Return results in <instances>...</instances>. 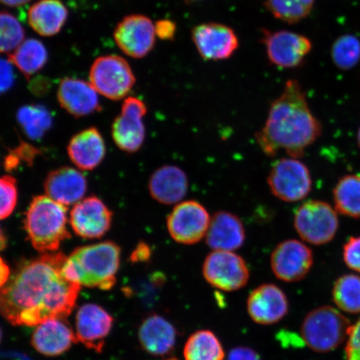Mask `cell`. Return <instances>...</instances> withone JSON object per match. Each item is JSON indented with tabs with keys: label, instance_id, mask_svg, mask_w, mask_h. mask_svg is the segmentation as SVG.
I'll return each mask as SVG.
<instances>
[{
	"label": "cell",
	"instance_id": "44dd1931",
	"mask_svg": "<svg viewBox=\"0 0 360 360\" xmlns=\"http://www.w3.org/2000/svg\"><path fill=\"white\" fill-rule=\"evenodd\" d=\"M77 341L66 318H55L37 326L33 333L31 344L40 354L57 356L65 353Z\"/></svg>",
	"mask_w": 360,
	"mask_h": 360
},
{
	"label": "cell",
	"instance_id": "60d3db41",
	"mask_svg": "<svg viewBox=\"0 0 360 360\" xmlns=\"http://www.w3.org/2000/svg\"><path fill=\"white\" fill-rule=\"evenodd\" d=\"M151 249L145 242H139L135 250L130 255L132 263L147 262L151 258Z\"/></svg>",
	"mask_w": 360,
	"mask_h": 360
},
{
	"label": "cell",
	"instance_id": "83f0119b",
	"mask_svg": "<svg viewBox=\"0 0 360 360\" xmlns=\"http://www.w3.org/2000/svg\"><path fill=\"white\" fill-rule=\"evenodd\" d=\"M184 357L186 360H224L225 353L218 337L212 331L202 330L188 338Z\"/></svg>",
	"mask_w": 360,
	"mask_h": 360
},
{
	"label": "cell",
	"instance_id": "e575fe53",
	"mask_svg": "<svg viewBox=\"0 0 360 360\" xmlns=\"http://www.w3.org/2000/svg\"><path fill=\"white\" fill-rule=\"evenodd\" d=\"M17 202L16 179L11 175L0 177V220L10 217L16 208Z\"/></svg>",
	"mask_w": 360,
	"mask_h": 360
},
{
	"label": "cell",
	"instance_id": "8d00e7d4",
	"mask_svg": "<svg viewBox=\"0 0 360 360\" xmlns=\"http://www.w3.org/2000/svg\"><path fill=\"white\" fill-rule=\"evenodd\" d=\"M343 257L346 265L360 274V236L351 237L344 246Z\"/></svg>",
	"mask_w": 360,
	"mask_h": 360
},
{
	"label": "cell",
	"instance_id": "5b68a950",
	"mask_svg": "<svg viewBox=\"0 0 360 360\" xmlns=\"http://www.w3.org/2000/svg\"><path fill=\"white\" fill-rule=\"evenodd\" d=\"M350 322L331 306L312 310L301 326V336L306 345L317 353L335 350L349 336Z\"/></svg>",
	"mask_w": 360,
	"mask_h": 360
},
{
	"label": "cell",
	"instance_id": "603a6c76",
	"mask_svg": "<svg viewBox=\"0 0 360 360\" xmlns=\"http://www.w3.org/2000/svg\"><path fill=\"white\" fill-rule=\"evenodd\" d=\"M148 192L162 205H173L182 202L188 188L186 172L175 165H164L152 174L148 184Z\"/></svg>",
	"mask_w": 360,
	"mask_h": 360
},
{
	"label": "cell",
	"instance_id": "74e56055",
	"mask_svg": "<svg viewBox=\"0 0 360 360\" xmlns=\"http://www.w3.org/2000/svg\"><path fill=\"white\" fill-rule=\"evenodd\" d=\"M345 354L347 360H360V319L350 328Z\"/></svg>",
	"mask_w": 360,
	"mask_h": 360
},
{
	"label": "cell",
	"instance_id": "7402d4cb",
	"mask_svg": "<svg viewBox=\"0 0 360 360\" xmlns=\"http://www.w3.org/2000/svg\"><path fill=\"white\" fill-rule=\"evenodd\" d=\"M244 224L237 215L228 211H218L211 217L206 244L213 250L235 251L245 241Z\"/></svg>",
	"mask_w": 360,
	"mask_h": 360
},
{
	"label": "cell",
	"instance_id": "52a82bcc",
	"mask_svg": "<svg viewBox=\"0 0 360 360\" xmlns=\"http://www.w3.org/2000/svg\"><path fill=\"white\" fill-rule=\"evenodd\" d=\"M267 183L274 196L288 202L304 200L312 190L311 174L307 166L290 156L274 162Z\"/></svg>",
	"mask_w": 360,
	"mask_h": 360
},
{
	"label": "cell",
	"instance_id": "e0dca14e",
	"mask_svg": "<svg viewBox=\"0 0 360 360\" xmlns=\"http://www.w3.org/2000/svg\"><path fill=\"white\" fill-rule=\"evenodd\" d=\"M112 323L114 318L101 306L84 304L76 314V338L85 347L101 354Z\"/></svg>",
	"mask_w": 360,
	"mask_h": 360
},
{
	"label": "cell",
	"instance_id": "f6af8a7d",
	"mask_svg": "<svg viewBox=\"0 0 360 360\" xmlns=\"http://www.w3.org/2000/svg\"><path fill=\"white\" fill-rule=\"evenodd\" d=\"M30 0H0V3L8 7H20L30 2Z\"/></svg>",
	"mask_w": 360,
	"mask_h": 360
},
{
	"label": "cell",
	"instance_id": "ee69618b",
	"mask_svg": "<svg viewBox=\"0 0 360 360\" xmlns=\"http://www.w3.org/2000/svg\"><path fill=\"white\" fill-rule=\"evenodd\" d=\"M11 278V269L4 260L0 257V290L6 285Z\"/></svg>",
	"mask_w": 360,
	"mask_h": 360
},
{
	"label": "cell",
	"instance_id": "f1b7e54d",
	"mask_svg": "<svg viewBox=\"0 0 360 360\" xmlns=\"http://www.w3.org/2000/svg\"><path fill=\"white\" fill-rule=\"evenodd\" d=\"M16 119L20 128L31 141H39L52 128L53 117L42 105H27L20 108Z\"/></svg>",
	"mask_w": 360,
	"mask_h": 360
},
{
	"label": "cell",
	"instance_id": "d590c367",
	"mask_svg": "<svg viewBox=\"0 0 360 360\" xmlns=\"http://www.w3.org/2000/svg\"><path fill=\"white\" fill-rule=\"evenodd\" d=\"M40 154V150L27 143H21L15 150H13L10 155L4 160V168L7 171H12L18 168L22 162L32 166L35 158Z\"/></svg>",
	"mask_w": 360,
	"mask_h": 360
},
{
	"label": "cell",
	"instance_id": "cb8c5ba5",
	"mask_svg": "<svg viewBox=\"0 0 360 360\" xmlns=\"http://www.w3.org/2000/svg\"><path fill=\"white\" fill-rule=\"evenodd\" d=\"M176 340V328L161 315H148L139 327V341L142 349L155 356H165L172 352Z\"/></svg>",
	"mask_w": 360,
	"mask_h": 360
},
{
	"label": "cell",
	"instance_id": "4fadbf2b",
	"mask_svg": "<svg viewBox=\"0 0 360 360\" xmlns=\"http://www.w3.org/2000/svg\"><path fill=\"white\" fill-rule=\"evenodd\" d=\"M198 53L206 61L227 60L238 48V38L231 27L220 22H202L191 30Z\"/></svg>",
	"mask_w": 360,
	"mask_h": 360
},
{
	"label": "cell",
	"instance_id": "6da1fadb",
	"mask_svg": "<svg viewBox=\"0 0 360 360\" xmlns=\"http://www.w3.org/2000/svg\"><path fill=\"white\" fill-rule=\"evenodd\" d=\"M67 259L60 252H51L22 262L0 290V314L16 326L69 316L81 285L63 274Z\"/></svg>",
	"mask_w": 360,
	"mask_h": 360
},
{
	"label": "cell",
	"instance_id": "d6986e66",
	"mask_svg": "<svg viewBox=\"0 0 360 360\" xmlns=\"http://www.w3.org/2000/svg\"><path fill=\"white\" fill-rule=\"evenodd\" d=\"M57 97L63 109L78 118L101 110L96 89L82 79H63L58 85Z\"/></svg>",
	"mask_w": 360,
	"mask_h": 360
},
{
	"label": "cell",
	"instance_id": "4dcf8cb0",
	"mask_svg": "<svg viewBox=\"0 0 360 360\" xmlns=\"http://www.w3.org/2000/svg\"><path fill=\"white\" fill-rule=\"evenodd\" d=\"M315 0H265L266 10L286 24L294 25L311 13Z\"/></svg>",
	"mask_w": 360,
	"mask_h": 360
},
{
	"label": "cell",
	"instance_id": "ac0fdd59",
	"mask_svg": "<svg viewBox=\"0 0 360 360\" xmlns=\"http://www.w3.org/2000/svg\"><path fill=\"white\" fill-rule=\"evenodd\" d=\"M247 310L253 321L259 325H274L289 312V301L280 287L264 283L250 292Z\"/></svg>",
	"mask_w": 360,
	"mask_h": 360
},
{
	"label": "cell",
	"instance_id": "b9f144b4",
	"mask_svg": "<svg viewBox=\"0 0 360 360\" xmlns=\"http://www.w3.org/2000/svg\"><path fill=\"white\" fill-rule=\"evenodd\" d=\"M228 360H260V357L249 347H236L229 353Z\"/></svg>",
	"mask_w": 360,
	"mask_h": 360
},
{
	"label": "cell",
	"instance_id": "7c38bea8",
	"mask_svg": "<svg viewBox=\"0 0 360 360\" xmlns=\"http://www.w3.org/2000/svg\"><path fill=\"white\" fill-rule=\"evenodd\" d=\"M146 114L147 106L141 98H125L120 114L112 125V139L121 150L134 154L141 150L146 141L143 118Z\"/></svg>",
	"mask_w": 360,
	"mask_h": 360
},
{
	"label": "cell",
	"instance_id": "f546056e",
	"mask_svg": "<svg viewBox=\"0 0 360 360\" xmlns=\"http://www.w3.org/2000/svg\"><path fill=\"white\" fill-rule=\"evenodd\" d=\"M334 202L338 213L360 218V174L342 177L334 188Z\"/></svg>",
	"mask_w": 360,
	"mask_h": 360
},
{
	"label": "cell",
	"instance_id": "484cf974",
	"mask_svg": "<svg viewBox=\"0 0 360 360\" xmlns=\"http://www.w3.org/2000/svg\"><path fill=\"white\" fill-rule=\"evenodd\" d=\"M67 19L68 10L61 0H39L28 12L31 28L45 37L60 33Z\"/></svg>",
	"mask_w": 360,
	"mask_h": 360
},
{
	"label": "cell",
	"instance_id": "bcb514c9",
	"mask_svg": "<svg viewBox=\"0 0 360 360\" xmlns=\"http://www.w3.org/2000/svg\"><path fill=\"white\" fill-rule=\"evenodd\" d=\"M7 243V237L4 235L2 228L0 227V251H3L6 249Z\"/></svg>",
	"mask_w": 360,
	"mask_h": 360
},
{
	"label": "cell",
	"instance_id": "9a60e30c",
	"mask_svg": "<svg viewBox=\"0 0 360 360\" xmlns=\"http://www.w3.org/2000/svg\"><path fill=\"white\" fill-rule=\"evenodd\" d=\"M313 263L311 250L304 243L296 240L280 243L270 257L274 276L287 283L302 281L312 269Z\"/></svg>",
	"mask_w": 360,
	"mask_h": 360
},
{
	"label": "cell",
	"instance_id": "9c48e42d",
	"mask_svg": "<svg viewBox=\"0 0 360 360\" xmlns=\"http://www.w3.org/2000/svg\"><path fill=\"white\" fill-rule=\"evenodd\" d=\"M202 276L210 285L223 291H236L250 280L245 260L232 251L214 250L202 264Z\"/></svg>",
	"mask_w": 360,
	"mask_h": 360
},
{
	"label": "cell",
	"instance_id": "ffe728a7",
	"mask_svg": "<svg viewBox=\"0 0 360 360\" xmlns=\"http://www.w3.org/2000/svg\"><path fill=\"white\" fill-rule=\"evenodd\" d=\"M44 187L48 197L68 207L82 200L87 191V179L78 169L65 166L51 171Z\"/></svg>",
	"mask_w": 360,
	"mask_h": 360
},
{
	"label": "cell",
	"instance_id": "8fae6325",
	"mask_svg": "<svg viewBox=\"0 0 360 360\" xmlns=\"http://www.w3.org/2000/svg\"><path fill=\"white\" fill-rule=\"evenodd\" d=\"M211 216L195 200L179 202L168 215L166 224L171 238L179 244L191 245L205 238Z\"/></svg>",
	"mask_w": 360,
	"mask_h": 360
},
{
	"label": "cell",
	"instance_id": "7dc6e473",
	"mask_svg": "<svg viewBox=\"0 0 360 360\" xmlns=\"http://www.w3.org/2000/svg\"><path fill=\"white\" fill-rule=\"evenodd\" d=\"M183 1L184 3H186V4H196V3H199L201 1H204V0H183Z\"/></svg>",
	"mask_w": 360,
	"mask_h": 360
},
{
	"label": "cell",
	"instance_id": "681fc988",
	"mask_svg": "<svg viewBox=\"0 0 360 360\" xmlns=\"http://www.w3.org/2000/svg\"><path fill=\"white\" fill-rule=\"evenodd\" d=\"M165 360H179L177 358H175V357H170V358H168L167 359H165Z\"/></svg>",
	"mask_w": 360,
	"mask_h": 360
},
{
	"label": "cell",
	"instance_id": "836d02e7",
	"mask_svg": "<svg viewBox=\"0 0 360 360\" xmlns=\"http://www.w3.org/2000/svg\"><path fill=\"white\" fill-rule=\"evenodd\" d=\"M25 30L11 13L0 12V53L15 51L24 42Z\"/></svg>",
	"mask_w": 360,
	"mask_h": 360
},
{
	"label": "cell",
	"instance_id": "f35d334b",
	"mask_svg": "<svg viewBox=\"0 0 360 360\" xmlns=\"http://www.w3.org/2000/svg\"><path fill=\"white\" fill-rule=\"evenodd\" d=\"M15 75L8 60L0 58V94L6 93L15 84Z\"/></svg>",
	"mask_w": 360,
	"mask_h": 360
},
{
	"label": "cell",
	"instance_id": "c3c4849f",
	"mask_svg": "<svg viewBox=\"0 0 360 360\" xmlns=\"http://www.w3.org/2000/svg\"><path fill=\"white\" fill-rule=\"evenodd\" d=\"M357 141H358V143H359V147L360 148V127H359V131H358Z\"/></svg>",
	"mask_w": 360,
	"mask_h": 360
},
{
	"label": "cell",
	"instance_id": "ba28073f",
	"mask_svg": "<svg viewBox=\"0 0 360 360\" xmlns=\"http://www.w3.org/2000/svg\"><path fill=\"white\" fill-rule=\"evenodd\" d=\"M90 84L98 94L111 101H120L136 82L129 63L118 56L98 58L89 72Z\"/></svg>",
	"mask_w": 360,
	"mask_h": 360
},
{
	"label": "cell",
	"instance_id": "5bb4252c",
	"mask_svg": "<svg viewBox=\"0 0 360 360\" xmlns=\"http://www.w3.org/2000/svg\"><path fill=\"white\" fill-rule=\"evenodd\" d=\"M114 37L125 55L134 58H145L155 46V25L146 15H128L117 25Z\"/></svg>",
	"mask_w": 360,
	"mask_h": 360
},
{
	"label": "cell",
	"instance_id": "4316f807",
	"mask_svg": "<svg viewBox=\"0 0 360 360\" xmlns=\"http://www.w3.org/2000/svg\"><path fill=\"white\" fill-rule=\"evenodd\" d=\"M8 60L29 79L46 65L48 51L39 40L29 39L8 56Z\"/></svg>",
	"mask_w": 360,
	"mask_h": 360
},
{
	"label": "cell",
	"instance_id": "7bdbcfd3",
	"mask_svg": "<svg viewBox=\"0 0 360 360\" xmlns=\"http://www.w3.org/2000/svg\"><path fill=\"white\" fill-rule=\"evenodd\" d=\"M49 84L46 79L37 78L33 81L30 84V89L36 96H42L43 94H46Z\"/></svg>",
	"mask_w": 360,
	"mask_h": 360
},
{
	"label": "cell",
	"instance_id": "2e32d148",
	"mask_svg": "<svg viewBox=\"0 0 360 360\" xmlns=\"http://www.w3.org/2000/svg\"><path fill=\"white\" fill-rule=\"evenodd\" d=\"M112 213L101 199L90 196L75 204L70 223L76 236L87 240L100 238L110 231Z\"/></svg>",
	"mask_w": 360,
	"mask_h": 360
},
{
	"label": "cell",
	"instance_id": "30bf717a",
	"mask_svg": "<svg viewBox=\"0 0 360 360\" xmlns=\"http://www.w3.org/2000/svg\"><path fill=\"white\" fill-rule=\"evenodd\" d=\"M261 43L270 64L278 69L300 66L312 49V43L307 37L289 30L264 29Z\"/></svg>",
	"mask_w": 360,
	"mask_h": 360
},
{
	"label": "cell",
	"instance_id": "277c9868",
	"mask_svg": "<svg viewBox=\"0 0 360 360\" xmlns=\"http://www.w3.org/2000/svg\"><path fill=\"white\" fill-rule=\"evenodd\" d=\"M24 227L36 250L51 253L71 237L68 229L67 207L47 195L35 196L25 214Z\"/></svg>",
	"mask_w": 360,
	"mask_h": 360
},
{
	"label": "cell",
	"instance_id": "1f68e13d",
	"mask_svg": "<svg viewBox=\"0 0 360 360\" xmlns=\"http://www.w3.org/2000/svg\"><path fill=\"white\" fill-rule=\"evenodd\" d=\"M333 299L344 312L360 313V277L355 274H345L335 283Z\"/></svg>",
	"mask_w": 360,
	"mask_h": 360
},
{
	"label": "cell",
	"instance_id": "d4e9b609",
	"mask_svg": "<svg viewBox=\"0 0 360 360\" xmlns=\"http://www.w3.org/2000/svg\"><path fill=\"white\" fill-rule=\"evenodd\" d=\"M67 151L72 163L83 170L97 168L106 155L105 141L94 127L84 129L72 137Z\"/></svg>",
	"mask_w": 360,
	"mask_h": 360
},
{
	"label": "cell",
	"instance_id": "ab89813d",
	"mask_svg": "<svg viewBox=\"0 0 360 360\" xmlns=\"http://www.w3.org/2000/svg\"><path fill=\"white\" fill-rule=\"evenodd\" d=\"M155 25V33L158 38L165 41H172L176 34L177 25L175 22L165 19L157 21Z\"/></svg>",
	"mask_w": 360,
	"mask_h": 360
},
{
	"label": "cell",
	"instance_id": "7a4b0ae2",
	"mask_svg": "<svg viewBox=\"0 0 360 360\" xmlns=\"http://www.w3.org/2000/svg\"><path fill=\"white\" fill-rule=\"evenodd\" d=\"M321 133L322 126L310 110L302 88L298 81L290 79L270 105L267 120L255 139L265 155L276 156L283 150L300 159Z\"/></svg>",
	"mask_w": 360,
	"mask_h": 360
},
{
	"label": "cell",
	"instance_id": "3957f363",
	"mask_svg": "<svg viewBox=\"0 0 360 360\" xmlns=\"http://www.w3.org/2000/svg\"><path fill=\"white\" fill-rule=\"evenodd\" d=\"M121 250L112 241L79 247L68 257L63 274L68 281L109 290L116 283Z\"/></svg>",
	"mask_w": 360,
	"mask_h": 360
},
{
	"label": "cell",
	"instance_id": "d6a6232c",
	"mask_svg": "<svg viewBox=\"0 0 360 360\" xmlns=\"http://www.w3.org/2000/svg\"><path fill=\"white\" fill-rule=\"evenodd\" d=\"M331 56L335 65L340 69H352L360 60L359 39L352 34L340 36L333 44Z\"/></svg>",
	"mask_w": 360,
	"mask_h": 360
},
{
	"label": "cell",
	"instance_id": "f907efd6",
	"mask_svg": "<svg viewBox=\"0 0 360 360\" xmlns=\"http://www.w3.org/2000/svg\"><path fill=\"white\" fill-rule=\"evenodd\" d=\"M1 339H2V332H1V330H0V342H1Z\"/></svg>",
	"mask_w": 360,
	"mask_h": 360
},
{
	"label": "cell",
	"instance_id": "8992f818",
	"mask_svg": "<svg viewBox=\"0 0 360 360\" xmlns=\"http://www.w3.org/2000/svg\"><path fill=\"white\" fill-rule=\"evenodd\" d=\"M295 229L301 238L314 245L328 244L339 229L337 211L328 202L309 200L296 210Z\"/></svg>",
	"mask_w": 360,
	"mask_h": 360
}]
</instances>
